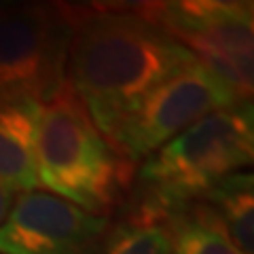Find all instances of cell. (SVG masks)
I'll return each mask as SVG.
<instances>
[{"label":"cell","mask_w":254,"mask_h":254,"mask_svg":"<svg viewBox=\"0 0 254 254\" xmlns=\"http://www.w3.org/2000/svg\"><path fill=\"white\" fill-rule=\"evenodd\" d=\"M34 148L38 185L98 216L123 199L133 176V163L117 153L66 83L38 108Z\"/></svg>","instance_id":"obj_3"},{"label":"cell","mask_w":254,"mask_h":254,"mask_svg":"<svg viewBox=\"0 0 254 254\" xmlns=\"http://www.w3.org/2000/svg\"><path fill=\"white\" fill-rule=\"evenodd\" d=\"M174 233L172 254H244L227 233L214 225L199 203H190L170 218Z\"/></svg>","instance_id":"obj_10"},{"label":"cell","mask_w":254,"mask_h":254,"mask_svg":"<svg viewBox=\"0 0 254 254\" xmlns=\"http://www.w3.org/2000/svg\"><path fill=\"white\" fill-rule=\"evenodd\" d=\"M195 58L148 13L133 6H72L66 85L106 133L121 110Z\"/></svg>","instance_id":"obj_1"},{"label":"cell","mask_w":254,"mask_h":254,"mask_svg":"<svg viewBox=\"0 0 254 254\" xmlns=\"http://www.w3.org/2000/svg\"><path fill=\"white\" fill-rule=\"evenodd\" d=\"M110 222L49 190H26L0 225V254H100Z\"/></svg>","instance_id":"obj_7"},{"label":"cell","mask_w":254,"mask_h":254,"mask_svg":"<svg viewBox=\"0 0 254 254\" xmlns=\"http://www.w3.org/2000/svg\"><path fill=\"white\" fill-rule=\"evenodd\" d=\"M172 225L163 220L127 216L110 229L100 254H172Z\"/></svg>","instance_id":"obj_11"},{"label":"cell","mask_w":254,"mask_h":254,"mask_svg":"<svg viewBox=\"0 0 254 254\" xmlns=\"http://www.w3.org/2000/svg\"><path fill=\"white\" fill-rule=\"evenodd\" d=\"M72 6L0 2V100L43 104L66 83Z\"/></svg>","instance_id":"obj_4"},{"label":"cell","mask_w":254,"mask_h":254,"mask_svg":"<svg viewBox=\"0 0 254 254\" xmlns=\"http://www.w3.org/2000/svg\"><path fill=\"white\" fill-rule=\"evenodd\" d=\"M235 104H242L237 95L195 60L123 108L104 136L136 165L199 119Z\"/></svg>","instance_id":"obj_5"},{"label":"cell","mask_w":254,"mask_h":254,"mask_svg":"<svg viewBox=\"0 0 254 254\" xmlns=\"http://www.w3.org/2000/svg\"><path fill=\"white\" fill-rule=\"evenodd\" d=\"M41 104L0 100V182L11 190H36V123Z\"/></svg>","instance_id":"obj_8"},{"label":"cell","mask_w":254,"mask_h":254,"mask_svg":"<svg viewBox=\"0 0 254 254\" xmlns=\"http://www.w3.org/2000/svg\"><path fill=\"white\" fill-rule=\"evenodd\" d=\"M11 203H13V190L0 182V225L6 218V214H9Z\"/></svg>","instance_id":"obj_12"},{"label":"cell","mask_w":254,"mask_h":254,"mask_svg":"<svg viewBox=\"0 0 254 254\" xmlns=\"http://www.w3.org/2000/svg\"><path fill=\"white\" fill-rule=\"evenodd\" d=\"M148 13L193 58L216 74L240 102L252 98L254 21L250 2L187 0L146 2Z\"/></svg>","instance_id":"obj_6"},{"label":"cell","mask_w":254,"mask_h":254,"mask_svg":"<svg viewBox=\"0 0 254 254\" xmlns=\"http://www.w3.org/2000/svg\"><path fill=\"white\" fill-rule=\"evenodd\" d=\"M197 203L214 225L227 233L237 250L244 254L254 252V190L250 172H237L225 178Z\"/></svg>","instance_id":"obj_9"},{"label":"cell","mask_w":254,"mask_h":254,"mask_svg":"<svg viewBox=\"0 0 254 254\" xmlns=\"http://www.w3.org/2000/svg\"><path fill=\"white\" fill-rule=\"evenodd\" d=\"M252 117L250 102L214 110L146 157L131 216L170 222L176 212L201 201L225 178L250 165Z\"/></svg>","instance_id":"obj_2"}]
</instances>
